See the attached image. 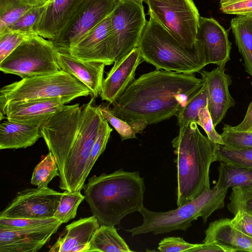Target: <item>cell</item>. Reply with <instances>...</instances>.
<instances>
[{"label": "cell", "mask_w": 252, "mask_h": 252, "mask_svg": "<svg viewBox=\"0 0 252 252\" xmlns=\"http://www.w3.org/2000/svg\"><path fill=\"white\" fill-rule=\"evenodd\" d=\"M110 104L102 103L97 106L103 117L118 132L122 141L136 138V134L128 123L116 116L113 114Z\"/></svg>", "instance_id": "836d02e7"}, {"label": "cell", "mask_w": 252, "mask_h": 252, "mask_svg": "<svg viewBox=\"0 0 252 252\" xmlns=\"http://www.w3.org/2000/svg\"><path fill=\"white\" fill-rule=\"evenodd\" d=\"M84 0H50L33 27L41 37L55 41Z\"/></svg>", "instance_id": "e0dca14e"}, {"label": "cell", "mask_w": 252, "mask_h": 252, "mask_svg": "<svg viewBox=\"0 0 252 252\" xmlns=\"http://www.w3.org/2000/svg\"><path fill=\"white\" fill-rule=\"evenodd\" d=\"M57 176L60 177L59 168L54 156L49 152L35 167L31 183L37 188H46Z\"/></svg>", "instance_id": "83f0119b"}, {"label": "cell", "mask_w": 252, "mask_h": 252, "mask_svg": "<svg viewBox=\"0 0 252 252\" xmlns=\"http://www.w3.org/2000/svg\"><path fill=\"white\" fill-rule=\"evenodd\" d=\"M50 0H24L25 2L31 7H43Z\"/></svg>", "instance_id": "bcb514c9"}, {"label": "cell", "mask_w": 252, "mask_h": 252, "mask_svg": "<svg viewBox=\"0 0 252 252\" xmlns=\"http://www.w3.org/2000/svg\"><path fill=\"white\" fill-rule=\"evenodd\" d=\"M227 190L215 186L178 208L167 212H154L143 206L139 211L143 217L142 224L126 231L132 236L150 232L157 235L186 230L199 217L205 223L213 213L224 207Z\"/></svg>", "instance_id": "8992f818"}, {"label": "cell", "mask_w": 252, "mask_h": 252, "mask_svg": "<svg viewBox=\"0 0 252 252\" xmlns=\"http://www.w3.org/2000/svg\"><path fill=\"white\" fill-rule=\"evenodd\" d=\"M196 123L203 128L211 141L221 145H224L220 134L215 128L208 105L199 111Z\"/></svg>", "instance_id": "f35d334b"}, {"label": "cell", "mask_w": 252, "mask_h": 252, "mask_svg": "<svg viewBox=\"0 0 252 252\" xmlns=\"http://www.w3.org/2000/svg\"><path fill=\"white\" fill-rule=\"evenodd\" d=\"M205 232L204 243H215L232 252H252V238L235 228L230 219H220L211 222Z\"/></svg>", "instance_id": "7402d4cb"}, {"label": "cell", "mask_w": 252, "mask_h": 252, "mask_svg": "<svg viewBox=\"0 0 252 252\" xmlns=\"http://www.w3.org/2000/svg\"><path fill=\"white\" fill-rule=\"evenodd\" d=\"M113 129L108 122L103 117L98 130L97 137L92 149L84 173L86 180L96 161L104 152L110 138Z\"/></svg>", "instance_id": "4dcf8cb0"}, {"label": "cell", "mask_w": 252, "mask_h": 252, "mask_svg": "<svg viewBox=\"0 0 252 252\" xmlns=\"http://www.w3.org/2000/svg\"><path fill=\"white\" fill-rule=\"evenodd\" d=\"M131 252L114 226L100 225L88 246V252Z\"/></svg>", "instance_id": "d4e9b609"}, {"label": "cell", "mask_w": 252, "mask_h": 252, "mask_svg": "<svg viewBox=\"0 0 252 252\" xmlns=\"http://www.w3.org/2000/svg\"><path fill=\"white\" fill-rule=\"evenodd\" d=\"M61 221L30 229H0V252H38L55 233Z\"/></svg>", "instance_id": "d6986e66"}, {"label": "cell", "mask_w": 252, "mask_h": 252, "mask_svg": "<svg viewBox=\"0 0 252 252\" xmlns=\"http://www.w3.org/2000/svg\"><path fill=\"white\" fill-rule=\"evenodd\" d=\"M232 252L229 249L215 243L198 244L197 246L189 251V252Z\"/></svg>", "instance_id": "7bdbcfd3"}, {"label": "cell", "mask_w": 252, "mask_h": 252, "mask_svg": "<svg viewBox=\"0 0 252 252\" xmlns=\"http://www.w3.org/2000/svg\"><path fill=\"white\" fill-rule=\"evenodd\" d=\"M57 52L52 41L35 34L0 63V70L22 79L56 73L61 70L58 63Z\"/></svg>", "instance_id": "ba28073f"}, {"label": "cell", "mask_w": 252, "mask_h": 252, "mask_svg": "<svg viewBox=\"0 0 252 252\" xmlns=\"http://www.w3.org/2000/svg\"><path fill=\"white\" fill-rule=\"evenodd\" d=\"M197 245L189 243L179 237H169L161 240L158 249L161 252H189Z\"/></svg>", "instance_id": "ab89813d"}, {"label": "cell", "mask_w": 252, "mask_h": 252, "mask_svg": "<svg viewBox=\"0 0 252 252\" xmlns=\"http://www.w3.org/2000/svg\"><path fill=\"white\" fill-rule=\"evenodd\" d=\"M149 16L138 45L143 60L157 69L183 73L199 72L207 65L198 50L183 47L155 18Z\"/></svg>", "instance_id": "5b68a950"}, {"label": "cell", "mask_w": 252, "mask_h": 252, "mask_svg": "<svg viewBox=\"0 0 252 252\" xmlns=\"http://www.w3.org/2000/svg\"><path fill=\"white\" fill-rule=\"evenodd\" d=\"M44 8L45 6L32 7L15 23L7 29L25 33H36L33 31V27Z\"/></svg>", "instance_id": "8d00e7d4"}, {"label": "cell", "mask_w": 252, "mask_h": 252, "mask_svg": "<svg viewBox=\"0 0 252 252\" xmlns=\"http://www.w3.org/2000/svg\"><path fill=\"white\" fill-rule=\"evenodd\" d=\"M249 131H252V126L251 127V128L248 130Z\"/></svg>", "instance_id": "c3c4849f"}, {"label": "cell", "mask_w": 252, "mask_h": 252, "mask_svg": "<svg viewBox=\"0 0 252 252\" xmlns=\"http://www.w3.org/2000/svg\"><path fill=\"white\" fill-rule=\"evenodd\" d=\"M120 0H84L60 36L53 42L58 51L68 52L109 16Z\"/></svg>", "instance_id": "8fae6325"}, {"label": "cell", "mask_w": 252, "mask_h": 252, "mask_svg": "<svg viewBox=\"0 0 252 252\" xmlns=\"http://www.w3.org/2000/svg\"><path fill=\"white\" fill-rule=\"evenodd\" d=\"M195 45L205 56L207 64L225 67L230 60L231 43L227 32L212 18L200 16Z\"/></svg>", "instance_id": "4fadbf2b"}, {"label": "cell", "mask_w": 252, "mask_h": 252, "mask_svg": "<svg viewBox=\"0 0 252 252\" xmlns=\"http://www.w3.org/2000/svg\"><path fill=\"white\" fill-rule=\"evenodd\" d=\"M199 72L207 87L208 109L216 127L224 118L228 110L235 105L229 90L232 79L225 73L224 66H217L211 71L202 69Z\"/></svg>", "instance_id": "9a60e30c"}, {"label": "cell", "mask_w": 252, "mask_h": 252, "mask_svg": "<svg viewBox=\"0 0 252 252\" xmlns=\"http://www.w3.org/2000/svg\"><path fill=\"white\" fill-rule=\"evenodd\" d=\"M220 10L223 13L252 15V0H220Z\"/></svg>", "instance_id": "74e56055"}, {"label": "cell", "mask_w": 252, "mask_h": 252, "mask_svg": "<svg viewBox=\"0 0 252 252\" xmlns=\"http://www.w3.org/2000/svg\"><path fill=\"white\" fill-rule=\"evenodd\" d=\"M230 27L245 70L252 77V15H237L231 19Z\"/></svg>", "instance_id": "cb8c5ba5"}, {"label": "cell", "mask_w": 252, "mask_h": 252, "mask_svg": "<svg viewBox=\"0 0 252 252\" xmlns=\"http://www.w3.org/2000/svg\"><path fill=\"white\" fill-rule=\"evenodd\" d=\"M132 0L135 1L139 3H141V4H143V2L144 1H146V0Z\"/></svg>", "instance_id": "7dc6e473"}, {"label": "cell", "mask_w": 252, "mask_h": 252, "mask_svg": "<svg viewBox=\"0 0 252 252\" xmlns=\"http://www.w3.org/2000/svg\"><path fill=\"white\" fill-rule=\"evenodd\" d=\"M60 221L54 217L45 219L0 217V229L21 230L50 225Z\"/></svg>", "instance_id": "d6a6232c"}, {"label": "cell", "mask_w": 252, "mask_h": 252, "mask_svg": "<svg viewBox=\"0 0 252 252\" xmlns=\"http://www.w3.org/2000/svg\"><path fill=\"white\" fill-rule=\"evenodd\" d=\"M252 126V101L250 104L245 116L239 125L232 126L231 128L235 130L239 131H247Z\"/></svg>", "instance_id": "ee69618b"}, {"label": "cell", "mask_w": 252, "mask_h": 252, "mask_svg": "<svg viewBox=\"0 0 252 252\" xmlns=\"http://www.w3.org/2000/svg\"><path fill=\"white\" fill-rule=\"evenodd\" d=\"M85 199L80 191L63 192L59 204L54 217L62 223H66L75 218L77 209Z\"/></svg>", "instance_id": "f546056e"}, {"label": "cell", "mask_w": 252, "mask_h": 252, "mask_svg": "<svg viewBox=\"0 0 252 252\" xmlns=\"http://www.w3.org/2000/svg\"><path fill=\"white\" fill-rule=\"evenodd\" d=\"M110 17L109 41L115 63L138 47L147 21L143 4L132 0H120Z\"/></svg>", "instance_id": "30bf717a"}, {"label": "cell", "mask_w": 252, "mask_h": 252, "mask_svg": "<svg viewBox=\"0 0 252 252\" xmlns=\"http://www.w3.org/2000/svg\"><path fill=\"white\" fill-rule=\"evenodd\" d=\"M110 15L92 29L69 50L72 55L84 61L101 63L109 65L114 63L110 44Z\"/></svg>", "instance_id": "2e32d148"}, {"label": "cell", "mask_w": 252, "mask_h": 252, "mask_svg": "<svg viewBox=\"0 0 252 252\" xmlns=\"http://www.w3.org/2000/svg\"><path fill=\"white\" fill-rule=\"evenodd\" d=\"M96 218H81L66 225L50 252H88L89 243L99 227Z\"/></svg>", "instance_id": "44dd1931"}, {"label": "cell", "mask_w": 252, "mask_h": 252, "mask_svg": "<svg viewBox=\"0 0 252 252\" xmlns=\"http://www.w3.org/2000/svg\"><path fill=\"white\" fill-rule=\"evenodd\" d=\"M57 58L61 69L74 76L87 86L92 97L96 98L100 94L105 64L82 61L67 51L57 50Z\"/></svg>", "instance_id": "ffe728a7"}, {"label": "cell", "mask_w": 252, "mask_h": 252, "mask_svg": "<svg viewBox=\"0 0 252 252\" xmlns=\"http://www.w3.org/2000/svg\"><path fill=\"white\" fill-rule=\"evenodd\" d=\"M95 97L81 106L68 105L40 126L41 136L54 156L60 173L61 189L81 191L84 173L103 116Z\"/></svg>", "instance_id": "6da1fadb"}, {"label": "cell", "mask_w": 252, "mask_h": 252, "mask_svg": "<svg viewBox=\"0 0 252 252\" xmlns=\"http://www.w3.org/2000/svg\"><path fill=\"white\" fill-rule=\"evenodd\" d=\"M231 219L233 226L243 233L252 238V215L244 210H239Z\"/></svg>", "instance_id": "b9f144b4"}, {"label": "cell", "mask_w": 252, "mask_h": 252, "mask_svg": "<svg viewBox=\"0 0 252 252\" xmlns=\"http://www.w3.org/2000/svg\"><path fill=\"white\" fill-rule=\"evenodd\" d=\"M218 170L219 178L215 186L219 189L252 187V169L220 161Z\"/></svg>", "instance_id": "484cf974"}, {"label": "cell", "mask_w": 252, "mask_h": 252, "mask_svg": "<svg viewBox=\"0 0 252 252\" xmlns=\"http://www.w3.org/2000/svg\"><path fill=\"white\" fill-rule=\"evenodd\" d=\"M85 199L100 225L115 226L144 206V178L122 169L90 178L83 186Z\"/></svg>", "instance_id": "3957f363"}, {"label": "cell", "mask_w": 252, "mask_h": 252, "mask_svg": "<svg viewBox=\"0 0 252 252\" xmlns=\"http://www.w3.org/2000/svg\"><path fill=\"white\" fill-rule=\"evenodd\" d=\"M92 95L89 89L74 76L63 70L33 76L6 85L0 90V109L11 101H27L60 97L70 102Z\"/></svg>", "instance_id": "52a82bcc"}, {"label": "cell", "mask_w": 252, "mask_h": 252, "mask_svg": "<svg viewBox=\"0 0 252 252\" xmlns=\"http://www.w3.org/2000/svg\"><path fill=\"white\" fill-rule=\"evenodd\" d=\"M24 4H27L24 0H0V14Z\"/></svg>", "instance_id": "f6af8a7d"}, {"label": "cell", "mask_w": 252, "mask_h": 252, "mask_svg": "<svg viewBox=\"0 0 252 252\" xmlns=\"http://www.w3.org/2000/svg\"><path fill=\"white\" fill-rule=\"evenodd\" d=\"M40 126L6 120L0 124V149L32 146L41 137Z\"/></svg>", "instance_id": "603a6c76"}, {"label": "cell", "mask_w": 252, "mask_h": 252, "mask_svg": "<svg viewBox=\"0 0 252 252\" xmlns=\"http://www.w3.org/2000/svg\"><path fill=\"white\" fill-rule=\"evenodd\" d=\"M208 101L207 87L203 83L201 89L188 99L185 106L175 115L179 128L190 122L196 123L199 111L208 105Z\"/></svg>", "instance_id": "4316f807"}, {"label": "cell", "mask_w": 252, "mask_h": 252, "mask_svg": "<svg viewBox=\"0 0 252 252\" xmlns=\"http://www.w3.org/2000/svg\"><path fill=\"white\" fill-rule=\"evenodd\" d=\"M32 7L24 4L0 14V31L13 25Z\"/></svg>", "instance_id": "60d3db41"}, {"label": "cell", "mask_w": 252, "mask_h": 252, "mask_svg": "<svg viewBox=\"0 0 252 252\" xmlns=\"http://www.w3.org/2000/svg\"><path fill=\"white\" fill-rule=\"evenodd\" d=\"M229 199L227 208L233 215L239 210L252 215V187L232 188Z\"/></svg>", "instance_id": "e575fe53"}, {"label": "cell", "mask_w": 252, "mask_h": 252, "mask_svg": "<svg viewBox=\"0 0 252 252\" xmlns=\"http://www.w3.org/2000/svg\"><path fill=\"white\" fill-rule=\"evenodd\" d=\"M220 135L224 145L239 149L252 148V131H236L231 126L224 124Z\"/></svg>", "instance_id": "d590c367"}, {"label": "cell", "mask_w": 252, "mask_h": 252, "mask_svg": "<svg viewBox=\"0 0 252 252\" xmlns=\"http://www.w3.org/2000/svg\"><path fill=\"white\" fill-rule=\"evenodd\" d=\"M217 161L252 169V148L239 149L218 144Z\"/></svg>", "instance_id": "f1b7e54d"}, {"label": "cell", "mask_w": 252, "mask_h": 252, "mask_svg": "<svg viewBox=\"0 0 252 252\" xmlns=\"http://www.w3.org/2000/svg\"><path fill=\"white\" fill-rule=\"evenodd\" d=\"M69 101L57 97L27 101H11L0 109L6 119L40 126L54 115L66 109Z\"/></svg>", "instance_id": "5bb4252c"}, {"label": "cell", "mask_w": 252, "mask_h": 252, "mask_svg": "<svg viewBox=\"0 0 252 252\" xmlns=\"http://www.w3.org/2000/svg\"><path fill=\"white\" fill-rule=\"evenodd\" d=\"M203 85L194 73L156 69L135 79L111 109L126 121L157 124L176 115Z\"/></svg>", "instance_id": "7a4b0ae2"}, {"label": "cell", "mask_w": 252, "mask_h": 252, "mask_svg": "<svg viewBox=\"0 0 252 252\" xmlns=\"http://www.w3.org/2000/svg\"><path fill=\"white\" fill-rule=\"evenodd\" d=\"M63 192L48 187L19 191L0 217L45 219L54 217Z\"/></svg>", "instance_id": "7c38bea8"}, {"label": "cell", "mask_w": 252, "mask_h": 252, "mask_svg": "<svg viewBox=\"0 0 252 252\" xmlns=\"http://www.w3.org/2000/svg\"><path fill=\"white\" fill-rule=\"evenodd\" d=\"M36 33H25L8 29L0 32V63L23 42Z\"/></svg>", "instance_id": "1f68e13d"}, {"label": "cell", "mask_w": 252, "mask_h": 252, "mask_svg": "<svg viewBox=\"0 0 252 252\" xmlns=\"http://www.w3.org/2000/svg\"><path fill=\"white\" fill-rule=\"evenodd\" d=\"M145 2L149 15L162 25L183 47L201 53L195 45L200 16L192 0H146Z\"/></svg>", "instance_id": "9c48e42d"}, {"label": "cell", "mask_w": 252, "mask_h": 252, "mask_svg": "<svg viewBox=\"0 0 252 252\" xmlns=\"http://www.w3.org/2000/svg\"><path fill=\"white\" fill-rule=\"evenodd\" d=\"M195 122L180 127L172 141L177 156V205L179 207L210 189V168L217 161L218 144L200 131Z\"/></svg>", "instance_id": "277c9868"}, {"label": "cell", "mask_w": 252, "mask_h": 252, "mask_svg": "<svg viewBox=\"0 0 252 252\" xmlns=\"http://www.w3.org/2000/svg\"><path fill=\"white\" fill-rule=\"evenodd\" d=\"M143 60L139 48L136 47L114 64L103 79L100 96L112 104L120 97L135 79V71Z\"/></svg>", "instance_id": "ac0fdd59"}]
</instances>
